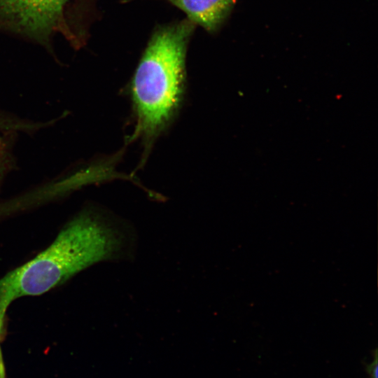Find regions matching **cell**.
Wrapping results in <instances>:
<instances>
[{
	"mask_svg": "<svg viewBox=\"0 0 378 378\" xmlns=\"http://www.w3.org/2000/svg\"><path fill=\"white\" fill-rule=\"evenodd\" d=\"M134 237L119 220L92 211L78 214L45 251L0 280V335L13 300L42 294L99 262L130 257Z\"/></svg>",
	"mask_w": 378,
	"mask_h": 378,
	"instance_id": "obj_1",
	"label": "cell"
},
{
	"mask_svg": "<svg viewBox=\"0 0 378 378\" xmlns=\"http://www.w3.org/2000/svg\"><path fill=\"white\" fill-rule=\"evenodd\" d=\"M69 0H10L0 14V29L48 46L64 26Z\"/></svg>",
	"mask_w": 378,
	"mask_h": 378,
	"instance_id": "obj_3",
	"label": "cell"
},
{
	"mask_svg": "<svg viewBox=\"0 0 378 378\" xmlns=\"http://www.w3.org/2000/svg\"><path fill=\"white\" fill-rule=\"evenodd\" d=\"M186 18L209 33L217 31L229 17L237 0H167Z\"/></svg>",
	"mask_w": 378,
	"mask_h": 378,
	"instance_id": "obj_4",
	"label": "cell"
},
{
	"mask_svg": "<svg viewBox=\"0 0 378 378\" xmlns=\"http://www.w3.org/2000/svg\"><path fill=\"white\" fill-rule=\"evenodd\" d=\"M4 160V151H3L1 146H0V175L3 170Z\"/></svg>",
	"mask_w": 378,
	"mask_h": 378,
	"instance_id": "obj_6",
	"label": "cell"
},
{
	"mask_svg": "<svg viewBox=\"0 0 378 378\" xmlns=\"http://www.w3.org/2000/svg\"><path fill=\"white\" fill-rule=\"evenodd\" d=\"M377 349L374 352V360L366 365V371L369 378H377Z\"/></svg>",
	"mask_w": 378,
	"mask_h": 378,
	"instance_id": "obj_5",
	"label": "cell"
},
{
	"mask_svg": "<svg viewBox=\"0 0 378 378\" xmlns=\"http://www.w3.org/2000/svg\"><path fill=\"white\" fill-rule=\"evenodd\" d=\"M196 25L187 18L159 25L151 34L131 82L136 126L130 140L149 144L181 102L188 47Z\"/></svg>",
	"mask_w": 378,
	"mask_h": 378,
	"instance_id": "obj_2",
	"label": "cell"
}]
</instances>
